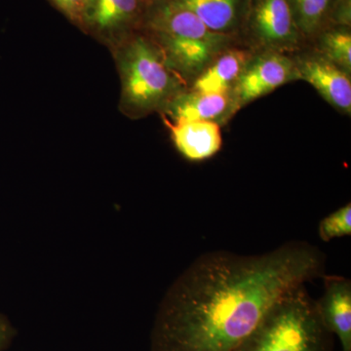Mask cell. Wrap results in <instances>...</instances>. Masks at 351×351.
I'll return each mask as SVG.
<instances>
[{"label":"cell","instance_id":"obj_1","mask_svg":"<svg viewBox=\"0 0 351 351\" xmlns=\"http://www.w3.org/2000/svg\"><path fill=\"white\" fill-rule=\"evenodd\" d=\"M314 245L291 241L258 255L203 254L161 304L152 351H234L289 291L324 276Z\"/></svg>","mask_w":351,"mask_h":351},{"label":"cell","instance_id":"obj_2","mask_svg":"<svg viewBox=\"0 0 351 351\" xmlns=\"http://www.w3.org/2000/svg\"><path fill=\"white\" fill-rule=\"evenodd\" d=\"M142 27L170 68L184 77H198L226 49L232 36L212 32L177 0L147 9Z\"/></svg>","mask_w":351,"mask_h":351},{"label":"cell","instance_id":"obj_3","mask_svg":"<svg viewBox=\"0 0 351 351\" xmlns=\"http://www.w3.org/2000/svg\"><path fill=\"white\" fill-rule=\"evenodd\" d=\"M234 351H332L331 334L321 322L306 286L289 291Z\"/></svg>","mask_w":351,"mask_h":351},{"label":"cell","instance_id":"obj_4","mask_svg":"<svg viewBox=\"0 0 351 351\" xmlns=\"http://www.w3.org/2000/svg\"><path fill=\"white\" fill-rule=\"evenodd\" d=\"M120 60L123 98L138 112L160 107L174 97L181 82L149 36L132 34Z\"/></svg>","mask_w":351,"mask_h":351},{"label":"cell","instance_id":"obj_5","mask_svg":"<svg viewBox=\"0 0 351 351\" xmlns=\"http://www.w3.org/2000/svg\"><path fill=\"white\" fill-rule=\"evenodd\" d=\"M242 23L265 52L284 54L299 47L304 39L289 0H247Z\"/></svg>","mask_w":351,"mask_h":351},{"label":"cell","instance_id":"obj_6","mask_svg":"<svg viewBox=\"0 0 351 351\" xmlns=\"http://www.w3.org/2000/svg\"><path fill=\"white\" fill-rule=\"evenodd\" d=\"M295 77V62L283 53L265 52L251 59L233 88L237 108L271 93Z\"/></svg>","mask_w":351,"mask_h":351},{"label":"cell","instance_id":"obj_7","mask_svg":"<svg viewBox=\"0 0 351 351\" xmlns=\"http://www.w3.org/2000/svg\"><path fill=\"white\" fill-rule=\"evenodd\" d=\"M144 15L140 0H87L82 29L106 38L129 36Z\"/></svg>","mask_w":351,"mask_h":351},{"label":"cell","instance_id":"obj_8","mask_svg":"<svg viewBox=\"0 0 351 351\" xmlns=\"http://www.w3.org/2000/svg\"><path fill=\"white\" fill-rule=\"evenodd\" d=\"M295 64L298 77L306 80L315 88L323 99L332 107L350 114V75L323 56L304 58Z\"/></svg>","mask_w":351,"mask_h":351},{"label":"cell","instance_id":"obj_9","mask_svg":"<svg viewBox=\"0 0 351 351\" xmlns=\"http://www.w3.org/2000/svg\"><path fill=\"white\" fill-rule=\"evenodd\" d=\"M315 304L327 331L338 337L341 351H351L350 279L325 276L324 292Z\"/></svg>","mask_w":351,"mask_h":351},{"label":"cell","instance_id":"obj_10","mask_svg":"<svg viewBox=\"0 0 351 351\" xmlns=\"http://www.w3.org/2000/svg\"><path fill=\"white\" fill-rule=\"evenodd\" d=\"M165 123L170 128L175 147L189 160H206L221 151L223 137L217 122L193 120L171 123L166 119Z\"/></svg>","mask_w":351,"mask_h":351},{"label":"cell","instance_id":"obj_11","mask_svg":"<svg viewBox=\"0 0 351 351\" xmlns=\"http://www.w3.org/2000/svg\"><path fill=\"white\" fill-rule=\"evenodd\" d=\"M237 108L232 93L212 94L193 91L175 97L170 106L174 122L209 120L217 123Z\"/></svg>","mask_w":351,"mask_h":351},{"label":"cell","instance_id":"obj_12","mask_svg":"<svg viewBox=\"0 0 351 351\" xmlns=\"http://www.w3.org/2000/svg\"><path fill=\"white\" fill-rule=\"evenodd\" d=\"M250 60L248 51L223 50L196 78L193 91L212 94L232 93L233 88Z\"/></svg>","mask_w":351,"mask_h":351},{"label":"cell","instance_id":"obj_13","mask_svg":"<svg viewBox=\"0 0 351 351\" xmlns=\"http://www.w3.org/2000/svg\"><path fill=\"white\" fill-rule=\"evenodd\" d=\"M199 18L208 29L232 36L243 22L247 0H177Z\"/></svg>","mask_w":351,"mask_h":351},{"label":"cell","instance_id":"obj_14","mask_svg":"<svg viewBox=\"0 0 351 351\" xmlns=\"http://www.w3.org/2000/svg\"><path fill=\"white\" fill-rule=\"evenodd\" d=\"M304 38H314L326 29L337 0H289Z\"/></svg>","mask_w":351,"mask_h":351},{"label":"cell","instance_id":"obj_15","mask_svg":"<svg viewBox=\"0 0 351 351\" xmlns=\"http://www.w3.org/2000/svg\"><path fill=\"white\" fill-rule=\"evenodd\" d=\"M320 49L323 57L350 75L351 71V34L350 27H337L323 29Z\"/></svg>","mask_w":351,"mask_h":351},{"label":"cell","instance_id":"obj_16","mask_svg":"<svg viewBox=\"0 0 351 351\" xmlns=\"http://www.w3.org/2000/svg\"><path fill=\"white\" fill-rule=\"evenodd\" d=\"M351 234V204L343 205L336 211L321 219L318 235L324 242L350 237Z\"/></svg>","mask_w":351,"mask_h":351},{"label":"cell","instance_id":"obj_17","mask_svg":"<svg viewBox=\"0 0 351 351\" xmlns=\"http://www.w3.org/2000/svg\"><path fill=\"white\" fill-rule=\"evenodd\" d=\"M73 24L82 29L83 13L87 0H48Z\"/></svg>","mask_w":351,"mask_h":351},{"label":"cell","instance_id":"obj_18","mask_svg":"<svg viewBox=\"0 0 351 351\" xmlns=\"http://www.w3.org/2000/svg\"><path fill=\"white\" fill-rule=\"evenodd\" d=\"M13 337V329L10 323L0 315V351L4 350Z\"/></svg>","mask_w":351,"mask_h":351},{"label":"cell","instance_id":"obj_19","mask_svg":"<svg viewBox=\"0 0 351 351\" xmlns=\"http://www.w3.org/2000/svg\"><path fill=\"white\" fill-rule=\"evenodd\" d=\"M164 1H167V0H140L141 4L144 7L145 11Z\"/></svg>","mask_w":351,"mask_h":351}]
</instances>
